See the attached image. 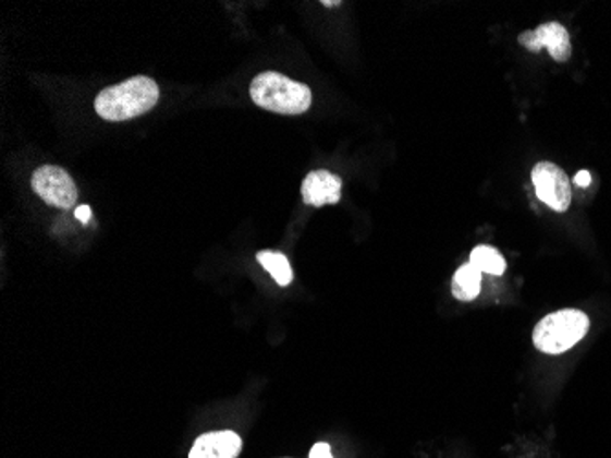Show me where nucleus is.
<instances>
[{"label":"nucleus","instance_id":"nucleus-10","mask_svg":"<svg viewBox=\"0 0 611 458\" xmlns=\"http://www.w3.org/2000/svg\"><path fill=\"white\" fill-rule=\"evenodd\" d=\"M257 258L258 263L268 269L269 275L273 277L274 281L279 282L280 287H286L293 281V269L286 255L264 250V252L258 253Z\"/></svg>","mask_w":611,"mask_h":458},{"label":"nucleus","instance_id":"nucleus-15","mask_svg":"<svg viewBox=\"0 0 611 458\" xmlns=\"http://www.w3.org/2000/svg\"><path fill=\"white\" fill-rule=\"evenodd\" d=\"M326 8L339 7V2H322Z\"/></svg>","mask_w":611,"mask_h":458},{"label":"nucleus","instance_id":"nucleus-7","mask_svg":"<svg viewBox=\"0 0 611 458\" xmlns=\"http://www.w3.org/2000/svg\"><path fill=\"white\" fill-rule=\"evenodd\" d=\"M341 190H343V180L338 174L319 169V171L309 172L308 177L304 178L301 195H303L304 204L322 207L328 204H338L341 201Z\"/></svg>","mask_w":611,"mask_h":458},{"label":"nucleus","instance_id":"nucleus-1","mask_svg":"<svg viewBox=\"0 0 611 458\" xmlns=\"http://www.w3.org/2000/svg\"><path fill=\"white\" fill-rule=\"evenodd\" d=\"M160 99V88L147 75H136L120 85L109 86L96 98V112L107 121L134 120L155 109Z\"/></svg>","mask_w":611,"mask_h":458},{"label":"nucleus","instance_id":"nucleus-3","mask_svg":"<svg viewBox=\"0 0 611 458\" xmlns=\"http://www.w3.org/2000/svg\"><path fill=\"white\" fill-rule=\"evenodd\" d=\"M589 330V317L583 310L566 309L546 315L533 330V343L549 355L564 354Z\"/></svg>","mask_w":611,"mask_h":458},{"label":"nucleus","instance_id":"nucleus-12","mask_svg":"<svg viewBox=\"0 0 611 458\" xmlns=\"http://www.w3.org/2000/svg\"><path fill=\"white\" fill-rule=\"evenodd\" d=\"M309 458H333L332 449H330V446L325 444V442H319V444H315V446L311 447Z\"/></svg>","mask_w":611,"mask_h":458},{"label":"nucleus","instance_id":"nucleus-14","mask_svg":"<svg viewBox=\"0 0 611 458\" xmlns=\"http://www.w3.org/2000/svg\"><path fill=\"white\" fill-rule=\"evenodd\" d=\"M75 217L80 218L81 222L88 224V220H90L91 217L90 207L88 206L77 207V209H75Z\"/></svg>","mask_w":611,"mask_h":458},{"label":"nucleus","instance_id":"nucleus-4","mask_svg":"<svg viewBox=\"0 0 611 458\" xmlns=\"http://www.w3.org/2000/svg\"><path fill=\"white\" fill-rule=\"evenodd\" d=\"M32 190L48 206L70 209L77 202V185L63 167L42 166L32 174Z\"/></svg>","mask_w":611,"mask_h":458},{"label":"nucleus","instance_id":"nucleus-5","mask_svg":"<svg viewBox=\"0 0 611 458\" xmlns=\"http://www.w3.org/2000/svg\"><path fill=\"white\" fill-rule=\"evenodd\" d=\"M533 185L537 196L553 212L564 213L572 206V185L566 172L551 161H540L533 167Z\"/></svg>","mask_w":611,"mask_h":458},{"label":"nucleus","instance_id":"nucleus-8","mask_svg":"<svg viewBox=\"0 0 611 458\" xmlns=\"http://www.w3.org/2000/svg\"><path fill=\"white\" fill-rule=\"evenodd\" d=\"M241 451V436L233 431H217L201 435L191 449L190 458H236Z\"/></svg>","mask_w":611,"mask_h":458},{"label":"nucleus","instance_id":"nucleus-13","mask_svg":"<svg viewBox=\"0 0 611 458\" xmlns=\"http://www.w3.org/2000/svg\"><path fill=\"white\" fill-rule=\"evenodd\" d=\"M573 182L577 183L578 188H589L591 174L588 171H578L575 178H573Z\"/></svg>","mask_w":611,"mask_h":458},{"label":"nucleus","instance_id":"nucleus-11","mask_svg":"<svg viewBox=\"0 0 611 458\" xmlns=\"http://www.w3.org/2000/svg\"><path fill=\"white\" fill-rule=\"evenodd\" d=\"M471 264L489 275H503L508 269L502 253L498 252L497 248L491 246L475 248L471 253Z\"/></svg>","mask_w":611,"mask_h":458},{"label":"nucleus","instance_id":"nucleus-9","mask_svg":"<svg viewBox=\"0 0 611 458\" xmlns=\"http://www.w3.org/2000/svg\"><path fill=\"white\" fill-rule=\"evenodd\" d=\"M481 292V272L473 264H463L452 279V296L457 301H473Z\"/></svg>","mask_w":611,"mask_h":458},{"label":"nucleus","instance_id":"nucleus-2","mask_svg":"<svg viewBox=\"0 0 611 458\" xmlns=\"http://www.w3.org/2000/svg\"><path fill=\"white\" fill-rule=\"evenodd\" d=\"M249 96L253 104L274 114H304L311 107L308 85L290 80L279 72H262L252 81Z\"/></svg>","mask_w":611,"mask_h":458},{"label":"nucleus","instance_id":"nucleus-6","mask_svg":"<svg viewBox=\"0 0 611 458\" xmlns=\"http://www.w3.org/2000/svg\"><path fill=\"white\" fill-rule=\"evenodd\" d=\"M518 43L526 46L527 50L533 53H538L542 48H548L549 56L557 61V63H566L567 59L572 58V40L567 29L560 23L540 24L537 29H529L524 32L518 37Z\"/></svg>","mask_w":611,"mask_h":458}]
</instances>
